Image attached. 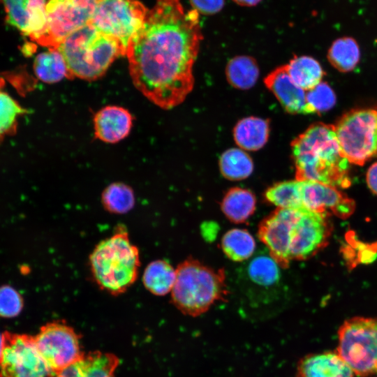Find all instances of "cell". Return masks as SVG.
I'll return each mask as SVG.
<instances>
[{
  "label": "cell",
  "instance_id": "obj_1",
  "mask_svg": "<svg viewBox=\"0 0 377 377\" xmlns=\"http://www.w3.org/2000/svg\"><path fill=\"white\" fill-rule=\"evenodd\" d=\"M202 39L198 11L186 12L180 0H156L126 49L135 87L161 108L182 103L194 86Z\"/></svg>",
  "mask_w": 377,
  "mask_h": 377
},
{
  "label": "cell",
  "instance_id": "obj_2",
  "mask_svg": "<svg viewBox=\"0 0 377 377\" xmlns=\"http://www.w3.org/2000/svg\"><path fill=\"white\" fill-rule=\"evenodd\" d=\"M295 179L346 188L350 185L349 162L343 155L334 125L314 123L291 142Z\"/></svg>",
  "mask_w": 377,
  "mask_h": 377
},
{
  "label": "cell",
  "instance_id": "obj_3",
  "mask_svg": "<svg viewBox=\"0 0 377 377\" xmlns=\"http://www.w3.org/2000/svg\"><path fill=\"white\" fill-rule=\"evenodd\" d=\"M63 56L67 77L94 80L126 51L116 38L98 31L90 22L68 36L57 49Z\"/></svg>",
  "mask_w": 377,
  "mask_h": 377
},
{
  "label": "cell",
  "instance_id": "obj_4",
  "mask_svg": "<svg viewBox=\"0 0 377 377\" xmlns=\"http://www.w3.org/2000/svg\"><path fill=\"white\" fill-rule=\"evenodd\" d=\"M93 278L113 295L125 293L136 281L140 266L139 250L130 241L125 227L119 226L101 241L89 256Z\"/></svg>",
  "mask_w": 377,
  "mask_h": 377
},
{
  "label": "cell",
  "instance_id": "obj_5",
  "mask_svg": "<svg viewBox=\"0 0 377 377\" xmlns=\"http://www.w3.org/2000/svg\"><path fill=\"white\" fill-rule=\"evenodd\" d=\"M171 300L185 315L198 316L228 294L225 272L215 269L193 258L178 265Z\"/></svg>",
  "mask_w": 377,
  "mask_h": 377
},
{
  "label": "cell",
  "instance_id": "obj_6",
  "mask_svg": "<svg viewBox=\"0 0 377 377\" xmlns=\"http://www.w3.org/2000/svg\"><path fill=\"white\" fill-rule=\"evenodd\" d=\"M355 375H377V317L355 316L338 330L336 350Z\"/></svg>",
  "mask_w": 377,
  "mask_h": 377
},
{
  "label": "cell",
  "instance_id": "obj_7",
  "mask_svg": "<svg viewBox=\"0 0 377 377\" xmlns=\"http://www.w3.org/2000/svg\"><path fill=\"white\" fill-rule=\"evenodd\" d=\"M327 215L305 208L285 209L283 243L290 263L311 258L327 243L330 233Z\"/></svg>",
  "mask_w": 377,
  "mask_h": 377
},
{
  "label": "cell",
  "instance_id": "obj_8",
  "mask_svg": "<svg viewBox=\"0 0 377 377\" xmlns=\"http://www.w3.org/2000/svg\"><path fill=\"white\" fill-rule=\"evenodd\" d=\"M334 128L341 151L350 163L363 165L377 157V108L349 110Z\"/></svg>",
  "mask_w": 377,
  "mask_h": 377
},
{
  "label": "cell",
  "instance_id": "obj_9",
  "mask_svg": "<svg viewBox=\"0 0 377 377\" xmlns=\"http://www.w3.org/2000/svg\"><path fill=\"white\" fill-rule=\"evenodd\" d=\"M147 12L137 0H96L90 23L100 32L118 40L126 52L130 40L142 28Z\"/></svg>",
  "mask_w": 377,
  "mask_h": 377
},
{
  "label": "cell",
  "instance_id": "obj_10",
  "mask_svg": "<svg viewBox=\"0 0 377 377\" xmlns=\"http://www.w3.org/2000/svg\"><path fill=\"white\" fill-rule=\"evenodd\" d=\"M96 0H48L46 25L35 41L49 49H57L71 34L90 22Z\"/></svg>",
  "mask_w": 377,
  "mask_h": 377
},
{
  "label": "cell",
  "instance_id": "obj_11",
  "mask_svg": "<svg viewBox=\"0 0 377 377\" xmlns=\"http://www.w3.org/2000/svg\"><path fill=\"white\" fill-rule=\"evenodd\" d=\"M80 339L72 327L61 321L46 323L34 336L36 347L52 376L84 355Z\"/></svg>",
  "mask_w": 377,
  "mask_h": 377
},
{
  "label": "cell",
  "instance_id": "obj_12",
  "mask_svg": "<svg viewBox=\"0 0 377 377\" xmlns=\"http://www.w3.org/2000/svg\"><path fill=\"white\" fill-rule=\"evenodd\" d=\"M0 355V377L51 376L34 337L5 332Z\"/></svg>",
  "mask_w": 377,
  "mask_h": 377
},
{
  "label": "cell",
  "instance_id": "obj_13",
  "mask_svg": "<svg viewBox=\"0 0 377 377\" xmlns=\"http://www.w3.org/2000/svg\"><path fill=\"white\" fill-rule=\"evenodd\" d=\"M302 207L318 213L346 218L355 209V202L337 187L311 181H300Z\"/></svg>",
  "mask_w": 377,
  "mask_h": 377
},
{
  "label": "cell",
  "instance_id": "obj_14",
  "mask_svg": "<svg viewBox=\"0 0 377 377\" xmlns=\"http://www.w3.org/2000/svg\"><path fill=\"white\" fill-rule=\"evenodd\" d=\"M8 23L36 41L46 25L47 0H2Z\"/></svg>",
  "mask_w": 377,
  "mask_h": 377
},
{
  "label": "cell",
  "instance_id": "obj_15",
  "mask_svg": "<svg viewBox=\"0 0 377 377\" xmlns=\"http://www.w3.org/2000/svg\"><path fill=\"white\" fill-rule=\"evenodd\" d=\"M264 83L287 112L310 114L306 93L290 78L286 64L270 72L264 79Z\"/></svg>",
  "mask_w": 377,
  "mask_h": 377
},
{
  "label": "cell",
  "instance_id": "obj_16",
  "mask_svg": "<svg viewBox=\"0 0 377 377\" xmlns=\"http://www.w3.org/2000/svg\"><path fill=\"white\" fill-rule=\"evenodd\" d=\"M355 374L337 350L309 353L302 357L295 377H354Z\"/></svg>",
  "mask_w": 377,
  "mask_h": 377
},
{
  "label": "cell",
  "instance_id": "obj_17",
  "mask_svg": "<svg viewBox=\"0 0 377 377\" xmlns=\"http://www.w3.org/2000/svg\"><path fill=\"white\" fill-rule=\"evenodd\" d=\"M95 136L108 143H115L125 138L131 131L133 118L125 108L108 105L101 109L94 116Z\"/></svg>",
  "mask_w": 377,
  "mask_h": 377
},
{
  "label": "cell",
  "instance_id": "obj_18",
  "mask_svg": "<svg viewBox=\"0 0 377 377\" xmlns=\"http://www.w3.org/2000/svg\"><path fill=\"white\" fill-rule=\"evenodd\" d=\"M119 359L114 354L90 352L53 377H115Z\"/></svg>",
  "mask_w": 377,
  "mask_h": 377
},
{
  "label": "cell",
  "instance_id": "obj_19",
  "mask_svg": "<svg viewBox=\"0 0 377 377\" xmlns=\"http://www.w3.org/2000/svg\"><path fill=\"white\" fill-rule=\"evenodd\" d=\"M269 121L248 117L239 120L233 129L234 140L243 150L256 151L263 148L269 135Z\"/></svg>",
  "mask_w": 377,
  "mask_h": 377
},
{
  "label": "cell",
  "instance_id": "obj_20",
  "mask_svg": "<svg viewBox=\"0 0 377 377\" xmlns=\"http://www.w3.org/2000/svg\"><path fill=\"white\" fill-rule=\"evenodd\" d=\"M256 205L255 195L249 189L240 187L230 188L221 202V209L232 223H242L254 213Z\"/></svg>",
  "mask_w": 377,
  "mask_h": 377
},
{
  "label": "cell",
  "instance_id": "obj_21",
  "mask_svg": "<svg viewBox=\"0 0 377 377\" xmlns=\"http://www.w3.org/2000/svg\"><path fill=\"white\" fill-rule=\"evenodd\" d=\"M286 67L293 81L304 91L321 82L325 74L320 63L309 56L294 57Z\"/></svg>",
  "mask_w": 377,
  "mask_h": 377
},
{
  "label": "cell",
  "instance_id": "obj_22",
  "mask_svg": "<svg viewBox=\"0 0 377 377\" xmlns=\"http://www.w3.org/2000/svg\"><path fill=\"white\" fill-rule=\"evenodd\" d=\"M176 278V270L167 261L156 260L145 269L142 283L151 293L162 296L171 292Z\"/></svg>",
  "mask_w": 377,
  "mask_h": 377
},
{
  "label": "cell",
  "instance_id": "obj_23",
  "mask_svg": "<svg viewBox=\"0 0 377 377\" xmlns=\"http://www.w3.org/2000/svg\"><path fill=\"white\" fill-rule=\"evenodd\" d=\"M228 82L239 89H249L254 86L259 76V68L255 59L242 55L231 59L226 68Z\"/></svg>",
  "mask_w": 377,
  "mask_h": 377
},
{
  "label": "cell",
  "instance_id": "obj_24",
  "mask_svg": "<svg viewBox=\"0 0 377 377\" xmlns=\"http://www.w3.org/2000/svg\"><path fill=\"white\" fill-rule=\"evenodd\" d=\"M327 59L338 71L343 73L351 71L360 59L359 45L352 37L339 38L330 47Z\"/></svg>",
  "mask_w": 377,
  "mask_h": 377
},
{
  "label": "cell",
  "instance_id": "obj_25",
  "mask_svg": "<svg viewBox=\"0 0 377 377\" xmlns=\"http://www.w3.org/2000/svg\"><path fill=\"white\" fill-rule=\"evenodd\" d=\"M221 247L229 259L241 262L252 256L256 249V242L247 230L233 228L223 235Z\"/></svg>",
  "mask_w": 377,
  "mask_h": 377
},
{
  "label": "cell",
  "instance_id": "obj_26",
  "mask_svg": "<svg viewBox=\"0 0 377 377\" xmlns=\"http://www.w3.org/2000/svg\"><path fill=\"white\" fill-rule=\"evenodd\" d=\"M33 68L36 76L46 83H54L67 77L65 60L56 49L38 54L34 59Z\"/></svg>",
  "mask_w": 377,
  "mask_h": 377
},
{
  "label": "cell",
  "instance_id": "obj_27",
  "mask_svg": "<svg viewBox=\"0 0 377 377\" xmlns=\"http://www.w3.org/2000/svg\"><path fill=\"white\" fill-rule=\"evenodd\" d=\"M219 164L221 175L232 181L244 179L253 170L252 158L246 151L239 148L226 150L221 154Z\"/></svg>",
  "mask_w": 377,
  "mask_h": 377
},
{
  "label": "cell",
  "instance_id": "obj_28",
  "mask_svg": "<svg viewBox=\"0 0 377 377\" xmlns=\"http://www.w3.org/2000/svg\"><path fill=\"white\" fill-rule=\"evenodd\" d=\"M265 198L276 208H304L301 200L300 180L275 183L265 191Z\"/></svg>",
  "mask_w": 377,
  "mask_h": 377
},
{
  "label": "cell",
  "instance_id": "obj_29",
  "mask_svg": "<svg viewBox=\"0 0 377 377\" xmlns=\"http://www.w3.org/2000/svg\"><path fill=\"white\" fill-rule=\"evenodd\" d=\"M101 201L103 207L110 213L123 214L135 205V195L131 186L122 182H114L103 191Z\"/></svg>",
  "mask_w": 377,
  "mask_h": 377
},
{
  "label": "cell",
  "instance_id": "obj_30",
  "mask_svg": "<svg viewBox=\"0 0 377 377\" xmlns=\"http://www.w3.org/2000/svg\"><path fill=\"white\" fill-rule=\"evenodd\" d=\"M27 110L10 95L0 91V143L17 131V120Z\"/></svg>",
  "mask_w": 377,
  "mask_h": 377
},
{
  "label": "cell",
  "instance_id": "obj_31",
  "mask_svg": "<svg viewBox=\"0 0 377 377\" xmlns=\"http://www.w3.org/2000/svg\"><path fill=\"white\" fill-rule=\"evenodd\" d=\"M248 274L255 283L270 286L279 279V265L270 256H258L250 262Z\"/></svg>",
  "mask_w": 377,
  "mask_h": 377
},
{
  "label": "cell",
  "instance_id": "obj_32",
  "mask_svg": "<svg viewBox=\"0 0 377 377\" xmlns=\"http://www.w3.org/2000/svg\"><path fill=\"white\" fill-rule=\"evenodd\" d=\"M310 114L321 113L332 109L336 104V95L331 87L325 82H320L306 94Z\"/></svg>",
  "mask_w": 377,
  "mask_h": 377
},
{
  "label": "cell",
  "instance_id": "obj_33",
  "mask_svg": "<svg viewBox=\"0 0 377 377\" xmlns=\"http://www.w3.org/2000/svg\"><path fill=\"white\" fill-rule=\"evenodd\" d=\"M24 306L23 298L13 286H0V316L10 318L17 316Z\"/></svg>",
  "mask_w": 377,
  "mask_h": 377
},
{
  "label": "cell",
  "instance_id": "obj_34",
  "mask_svg": "<svg viewBox=\"0 0 377 377\" xmlns=\"http://www.w3.org/2000/svg\"><path fill=\"white\" fill-rule=\"evenodd\" d=\"M189 1L192 9L202 15H214L220 12L226 3V0H189Z\"/></svg>",
  "mask_w": 377,
  "mask_h": 377
},
{
  "label": "cell",
  "instance_id": "obj_35",
  "mask_svg": "<svg viewBox=\"0 0 377 377\" xmlns=\"http://www.w3.org/2000/svg\"><path fill=\"white\" fill-rule=\"evenodd\" d=\"M366 180L370 190L377 195V162L373 163L367 170Z\"/></svg>",
  "mask_w": 377,
  "mask_h": 377
},
{
  "label": "cell",
  "instance_id": "obj_36",
  "mask_svg": "<svg viewBox=\"0 0 377 377\" xmlns=\"http://www.w3.org/2000/svg\"><path fill=\"white\" fill-rule=\"evenodd\" d=\"M241 6L251 7L258 4L262 0H232Z\"/></svg>",
  "mask_w": 377,
  "mask_h": 377
},
{
  "label": "cell",
  "instance_id": "obj_37",
  "mask_svg": "<svg viewBox=\"0 0 377 377\" xmlns=\"http://www.w3.org/2000/svg\"><path fill=\"white\" fill-rule=\"evenodd\" d=\"M4 84H5L4 80L2 77H0V91H1V89L4 86Z\"/></svg>",
  "mask_w": 377,
  "mask_h": 377
},
{
  "label": "cell",
  "instance_id": "obj_38",
  "mask_svg": "<svg viewBox=\"0 0 377 377\" xmlns=\"http://www.w3.org/2000/svg\"><path fill=\"white\" fill-rule=\"evenodd\" d=\"M2 344H3V336L2 334H0V355H1V348H2Z\"/></svg>",
  "mask_w": 377,
  "mask_h": 377
}]
</instances>
